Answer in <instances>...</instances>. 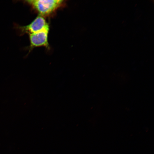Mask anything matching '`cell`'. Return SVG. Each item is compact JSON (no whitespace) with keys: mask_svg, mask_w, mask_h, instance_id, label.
I'll list each match as a JSON object with an SVG mask.
<instances>
[{"mask_svg":"<svg viewBox=\"0 0 154 154\" xmlns=\"http://www.w3.org/2000/svg\"><path fill=\"white\" fill-rule=\"evenodd\" d=\"M61 0H28L24 2L29 5L38 15L44 17L55 11L64 3Z\"/></svg>","mask_w":154,"mask_h":154,"instance_id":"1","label":"cell"},{"mask_svg":"<svg viewBox=\"0 0 154 154\" xmlns=\"http://www.w3.org/2000/svg\"><path fill=\"white\" fill-rule=\"evenodd\" d=\"M16 28L19 34L22 35H28L49 28L48 24L44 17L38 15L30 23L25 26L16 25Z\"/></svg>","mask_w":154,"mask_h":154,"instance_id":"2","label":"cell"},{"mask_svg":"<svg viewBox=\"0 0 154 154\" xmlns=\"http://www.w3.org/2000/svg\"><path fill=\"white\" fill-rule=\"evenodd\" d=\"M49 28L29 34L30 45L28 47L29 53L34 48L44 46L49 48L48 40Z\"/></svg>","mask_w":154,"mask_h":154,"instance_id":"3","label":"cell"}]
</instances>
